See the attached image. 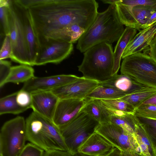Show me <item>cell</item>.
<instances>
[{"label": "cell", "mask_w": 156, "mask_h": 156, "mask_svg": "<svg viewBox=\"0 0 156 156\" xmlns=\"http://www.w3.org/2000/svg\"><path fill=\"white\" fill-rule=\"evenodd\" d=\"M43 156H74V155L68 151L52 150L45 151Z\"/></svg>", "instance_id": "74e56055"}, {"label": "cell", "mask_w": 156, "mask_h": 156, "mask_svg": "<svg viewBox=\"0 0 156 156\" xmlns=\"http://www.w3.org/2000/svg\"><path fill=\"white\" fill-rule=\"evenodd\" d=\"M27 140L26 120L18 116L5 122L0 133V155L18 156Z\"/></svg>", "instance_id": "52a82bcc"}, {"label": "cell", "mask_w": 156, "mask_h": 156, "mask_svg": "<svg viewBox=\"0 0 156 156\" xmlns=\"http://www.w3.org/2000/svg\"><path fill=\"white\" fill-rule=\"evenodd\" d=\"M103 156H121V151L115 147L108 153Z\"/></svg>", "instance_id": "60d3db41"}, {"label": "cell", "mask_w": 156, "mask_h": 156, "mask_svg": "<svg viewBox=\"0 0 156 156\" xmlns=\"http://www.w3.org/2000/svg\"><path fill=\"white\" fill-rule=\"evenodd\" d=\"M109 122L119 126L133 135L139 123L136 117L132 113H126L122 115H111Z\"/></svg>", "instance_id": "484cf974"}, {"label": "cell", "mask_w": 156, "mask_h": 156, "mask_svg": "<svg viewBox=\"0 0 156 156\" xmlns=\"http://www.w3.org/2000/svg\"><path fill=\"white\" fill-rule=\"evenodd\" d=\"M27 140L45 151H68L59 129L53 121L33 112L26 119Z\"/></svg>", "instance_id": "3957f363"}, {"label": "cell", "mask_w": 156, "mask_h": 156, "mask_svg": "<svg viewBox=\"0 0 156 156\" xmlns=\"http://www.w3.org/2000/svg\"><path fill=\"white\" fill-rule=\"evenodd\" d=\"M33 112L52 121L60 99L51 91L31 93Z\"/></svg>", "instance_id": "2e32d148"}, {"label": "cell", "mask_w": 156, "mask_h": 156, "mask_svg": "<svg viewBox=\"0 0 156 156\" xmlns=\"http://www.w3.org/2000/svg\"><path fill=\"white\" fill-rule=\"evenodd\" d=\"M95 131L120 150L133 151L141 153L134 135L118 125L110 122L102 123Z\"/></svg>", "instance_id": "9c48e42d"}, {"label": "cell", "mask_w": 156, "mask_h": 156, "mask_svg": "<svg viewBox=\"0 0 156 156\" xmlns=\"http://www.w3.org/2000/svg\"><path fill=\"white\" fill-rule=\"evenodd\" d=\"M134 135L138 144L141 153L146 156H156V151L140 123Z\"/></svg>", "instance_id": "f1b7e54d"}, {"label": "cell", "mask_w": 156, "mask_h": 156, "mask_svg": "<svg viewBox=\"0 0 156 156\" xmlns=\"http://www.w3.org/2000/svg\"><path fill=\"white\" fill-rule=\"evenodd\" d=\"M10 32L12 47L10 59L21 64L31 66L30 60L25 32L17 4L15 1H9Z\"/></svg>", "instance_id": "ba28073f"}, {"label": "cell", "mask_w": 156, "mask_h": 156, "mask_svg": "<svg viewBox=\"0 0 156 156\" xmlns=\"http://www.w3.org/2000/svg\"><path fill=\"white\" fill-rule=\"evenodd\" d=\"M45 151L31 143L25 145L18 156H43Z\"/></svg>", "instance_id": "836d02e7"}, {"label": "cell", "mask_w": 156, "mask_h": 156, "mask_svg": "<svg viewBox=\"0 0 156 156\" xmlns=\"http://www.w3.org/2000/svg\"><path fill=\"white\" fill-rule=\"evenodd\" d=\"M30 12L40 43L68 26L89 28L98 13L95 0H17Z\"/></svg>", "instance_id": "6da1fadb"}, {"label": "cell", "mask_w": 156, "mask_h": 156, "mask_svg": "<svg viewBox=\"0 0 156 156\" xmlns=\"http://www.w3.org/2000/svg\"><path fill=\"white\" fill-rule=\"evenodd\" d=\"M88 100L86 98L60 99L52 121L60 129L76 117Z\"/></svg>", "instance_id": "5bb4252c"}, {"label": "cell", "mask_w": 156, "mask_h": 156, "mask_svg": "<svg viewBox=\"0 0 156 156\" xmlns=\"http://www.w3.org/2000/svg\"><path fill=\"white\" fill-rule=\"evenodd\" d=\"M121 156H146L141 153L135 151L125 150L121 151Z\"/></svg>", "instance_id": "ab89813d"}, {"label": "cell", "mask_w": 156, "mask_h": 156, "mask_svg": "<svg viewBox=\"0 0 156 156\" xmlns=\"http://www.w3.org/2000/svg\"><path fill=\"white\" fill-rule=\"evenodd\" d=\"M34 69L30 66L20 64L12 66L3 86L9 83L17 84L25 83L34 76Z\"/></svg>", "instance_id": "603a6c76"}, {"label": "cell", "mask_w": 156, "mask_h": 156, "mask_svg": "<svg viewBox=\"0 0 156 156\" xmlns=\"http://www.w3.org/2000/svg\"><path fill=\"white\" fill-rule=\"evenodd\" d=\"M10 62L0 60V87L3 86V83L8 76L11 67Z\"/></svg>", "instance_id": "8d00e7d4"}, {"label": "cell", "mask_w": 156, "mask_h": 156, "mask_svg": "<svg viewBox=\"0 0 156 156\" xmlns=\"http://www.w3.org/2000/svg\"><path fill=\"white\" fill-rule=\"evenodd\" d=\"M80 77L73 75L61 74L47 77L34 76L25 83L21 89L31 93L51 91L75 81Z\"/></svg>", "instance_id": "4fadbf2b"}, {"label": "cell", "mask_w": 156, "mask_h": 156, "mask_svg": "<svg viewBox=\"0 0 156 156\" xmlns=\"http://www.w3.org/2000/svg\"><path fill=\"white\" fill-rule=\"evenodd\" d=\"M125 28L117 14L115 5H110L102 12H98L93 23L81 36L76 48L81 52L97 44L117 41Z\"/></svg>", "instance_id": "7a4b0ae2"}, {"label": "cell", "mask_w": 156, "mask_h": 156, "mask_svg": "<svg viewBox=\"0 0 156 156\" xmlns=\"http://www.w3.org/2000/svg\"><path fill=\"white\" fill-rule=\"evenodd\" d=\"M95 100L107 110L111 115H122L126 113L133 114L135 109L132 105L120 98Z\"/></svg>", "instance_id": "44dd1931"}, {"label": "cell", "mask_w": 156, "mask_h": 156, "mask_svg": "<svg viewBox=\"0 0 156 156\" xmlns=\"http://www.w3.org/2000/svg\"><path fill=\"white\" fill-rule=\"evenodd\" d=\"M85 31L84 28L78 25H71L51 33L48 35L44 40L51 38L66 41L73 43L78 41Z\"/></svg>", "instance_id": "7402d4cb"}, {"label": "cell", "mask_w": 156, "mask_h": 156, "mask_svg": "<svg viewBox=\"0 0 156 156\" xmlns=\"http://www.w3.org/2000/svg\"><path fill=\"white\" fill-rule=\"evenodd\" d=\"M80 65L77 67L83 77L99 82L112 76L114 64L112 44L101 43L86 50Z\"/></svg>", "instance_id": "277c9868"}, {"label": "cell", "mask_w": 156, "mask_h": 156, "mask_svg": "<svg viewBox=\"0 0 156 156\" xmlns=\"http://www.w3.org/2000/svg\"><path fill=\"white\" fill-rule=\"evenodd\" d=\"M156 94V88L144 86L120 98L130 104L135 108Z\"/></svg>", "instance_id": "d4e9b609"}, {"label": "cell", "mask_w": 156, "mask_h": 156, "mask_svg": "<svg viewBox=\"0 0 156 156\" xmlns=\"http://www.w3.org/2000/svg\"><path fill=\"white\" fill-rule=\"evenodd\" d=\"M99 85L115 88L126 93L127 95L146 86L133 81L126 76L122 74L113 76L106 81L99 82Z\"/></svg>", "instance_id": "d6986e66"}, {"label": "cell", "mask_w": 156, "mask_h": 156, "mask_svg": "<svg viewBox=\"0 0 156 156\" xmlns=\"http://www.w3.org/2000/svg\"><path fill=\"white\" fill-rule=\"evenodd\" d=\"M136 117L156 151V120Z\"/></svg>", "instance_id": "f546056e"}, {"label": "cell", "mask_w": 156, "mask_h": 156, "mask_svg": "<svg viewBox=\"0 0 156 156\" xmlns=\"http://www.w3.org/2000/svg\"><path fill=\"white\" fill-rule=\"evenodd\" d=\"M156 22V11H154L151 16L146 25V28Z\"/></svg>", "instance_id": "7bdbcfd3"}, {"label": "cell", "mask_w": 156, "mask_h": 156, "mask_svg": "<svg viewBox=\"0 0 156 156\" xmlns=\"http://www.w3.org/2000/svg\"><path fill=\"white\" fill-rule=\"evenodd\" d=\"M149 55L156 62V34L149 45Z\"/></svg>", "instance_id": "f35d334b"}, {"label": "cell", "mask_w": 156, "mask_h": 156, "mask_svg": "<svg viewBox=\"0 0 156 156\" xmlns=\"http://www.w3.org/2000/svg\"><path fill=\"white\" fill-rule=\"evenodd\" d=\"M12 51V47L9 35H6L0 50V60L10 58Z\"/></svg>", "instance_id": "e575fe53"}, {"label": "cell", "mask_w": 156, "mask_h": 156, "mask_svg": "<svg viewBox=\"0 0 156 156\" xmlns=\"http://www.w3.org/2000/svg\"><path fill=\"white\" fill-rule=\"evenodd\" d=\"M15 0L23 25L30 60L33 66L40 50L39 37L29 10Z\"/></svg>", "instance_id": "7c38bea8"}, {"label": "cell", "mask_w": 156, "mask_h": 156, "mask_svg": "<svg viewBox=\"0 0 156 156\" xmlns=\"http://www.w3.org/2000/svg\"><path fill=\"white\" fill-rule=\"evenodd\" d=\"M16 101L19 105L22 108H26L27 110L31 108V93L21 89L17 92Z\"/></svg>", "instance_id": "d6a6232c"}, {"label": "cell", "mask_w": 156, "mask_h": 156, "mask_svg": "<svg viewBox=\"0 0 156 156\" xmlns=\"http://www.w3.org/2000/svg\"><path fill=\"white\" fill-rule=\"evenodd\" d=\"M17 92L0 99V115L6 114H18L27 110L20 107L16 101Z\"/></svg>", "instance_id": "83f0119b"}, {"label": "cell", "mask_w": 156, "mask_h": 156, "mask_svg": "<svg viewBox=\"0 0 156 156\" xmlns=\"http://www.w3.org/2000/svg\"><path fill=\"white\" fill-rule=\"evenodd\" d=\"M100 123L80 111L72 121L60 129L68 152L74 155L79 147L94 132Z\"/></svg>", "instance_id": "8992f818"}, {"label": "cell", "mask_w": 156, "mask_h": 156, "mask_svg": "<svg viewBox=\"0 0 156 156\" xmlns=\"http://www.w3.org/2000/svg\"><path fill=\"white\" fill-rule=\"evenodd\" d=\"M115 147L96 131L79 147L78 152L90 156H103Z\"/></svg>", "instance_id": "e0dca14e"}, {"label": "cell", "mask_w": 156, "mask_h": 156, "mask_svg": "<svg viewBox=\"0 0 156 156\" xmlns=\"http://www.w3.org/2000/svg\"><path fill=\"white\" fill-rule=\"evenodd\" d=\"M80 111L85 112L100 124L110 122L111 115L95 99H88Z\"/></svg>", "instance_id": "cb8c5ba5"}, {"label": "cell", "mask_w": 156, "mask_h": 156, "mask_svg": "<svg viewBox=\"0 0 156 156\" xmlns=\"http://www.w3.org/2000/svg\"><path fill=\"white\" fill-rule=\"evenodd\" d=\"M40 44V52L34 65L59 63L69 56L73 48L71 42L51 38L45 40Z\"/></svg>", "instance_id": "30bf717a"}, {"label": "cell", "mask_w": 156, "mask_h": 156, "mask_svg": "<svg viewBox=\"0 0 156 156\" xmlns=\"http://www.w3.org/2000/svg\"><path fill=\"white\" fill-rule=\"evenodd\" d=\"M141 104L150 105L156 106V94L145 100Z\"/></svg>", "instance_id": "b9f144b4"}, {"label": "cell", "mask_w": 156, "mask_h": 156, "mask_svg": "<svg viewBox=\"0 0 156 156\" xmlns=\"http://www.w3.org/2000/svg\"></svg>", "instance_id": "bcb514c9"}, {"label": "cell", "mask_w": 156, "mask_h": 156, "mask_svg": "<svg viewBox=\"0 0 156 156\" xmlns=\"http://www.w3.org/2000/svg\"><path fill=\"white\" fill-rule=\"evenodd\" d=\"M117 1L115 5L121 23L126 27L136 30L146 28L151 16L154 11H156L155 9L150 6L124 5L118 3Z\"/></svg>", "instance_id": "8fae6325"}, {"label": "cell", "mask_w": 156, "mask_h": 156, "mask_svg": "<svg viewBox=\"0 0 156 156\" xmlns=\"http://www.w3.org/2000/svg\"><path fill=\"white\" fill-rule=\"evenodd\" d=\"M117 0H102L101 1L104 3L109 4L110 5H115Z\"/></svg>", "instance_id": "ee69618b"}, {"label": "cell", "mask_w": 156, "mask_h": 156, "mask_svg": "<svg viewBox=\"0 0 156 156\" xmlns=\"http://www.w3.org/2000/svg\"><path fill=\"white\" fill-rule=\"evenodd\" d=\"M120 72L133 81L156 89V62L146 54L136 53L123 58Z\"/></svg>", "instance_id": "5b68a950"}, {"label": "cell", "mask_w": 156, "mask_h": 156, "mask_svg": "<svg viewBox=\"0 0 156 156\" xmlns=\"http://www.w3.org/2000/svg\"><path fill=\"white\" fill-rule=\"evenodd\" d=\"M127 94L115 88L99 85L86 97L88 99H118Z\"/></svg>", "instance_id": "4316f807"}, {"label": "cell", "mask_w": 156, "mask_h": 156, "mask_svg": "<svg viewBox=\"0 0 156 156\" xmlns=\"http://www.w3.org/2000/svg\"><path fill=\"white\" fill-rule=\"evenodd\" d=\"M133 114L136 117L156 120V106L141 104L135 108Z\"/></svg>", "instance_id": "4dcf8cb0"}, {"label": "cell", "mask_w": 156, "mask_h": 156, "mask_svg": "<svg viewBox=\"0 0 156 156\" xmlns=\"http://www.w3.org/2000/svg\"><path fill=\"white\" fill-rule=\"evenodd\" d=\"M99 85V82L82 77L51 91L60 99L83 98Z\"/></svg>", "instance_id": "9a60e30c"}, {"label": "cell", "mask_w": 156, "mask_h": 156, "mask_svg": "<svg viewBox=\"0 0 156 156\" xmlns=\"http://www.w3.org/2000/svg\"><path fill=\"white\" fill-rule=\"evenodd\" d=\"M156 34V22L150 26L140 30L126 46L122 56L125 57L142 51L149 47L150 43Z\"/></svg>", "instance_id": "ac0fdd59"}, {"label": "cell", "mask_w": 156, "mask_h": 156, "mask_svg": "<svg viewBox=\"0 0 156 156\" xmlns=\"http://www.w3.org/2000/svg\"><path fill=\"white\" fill-rule=\"evenodd\" d=\"M137 33L136 29L126 27L117 41L114 52V64L112 76L117 74L120 67V63L122 54L128 43L133 39Z\"/></svg>", "instance_id": "ffe728a7"}, {"label": "cell", "mask_w": 156, "mask_h": 156, "mask_svg": "<svg viewBox=\"0 0 156 156\" xmlns=\"http://www.w3.org/2000/svg\"><path fill=\"white\" fill-rule=\"evenodd\" d=\"M117 2L120 4L126 5L148 6L153 7L156 10V0H118Z\"/></svg>", "instance_id": "d590c367"}, {"label": "cell", "mask_w": 156, "mask_h": 156, "mask_svg": "<svg viewBox=\"0 0 156 156\" xmlns=\"http://www.w3.org/2000/svg\"><path fill=\"white\" fill-rule=\"evenodd\" d=\"M0 6V20L1 27L5 36L9 35L10 32L9 4Z\"/></svg>", "instance_id": "1f68e13d"}, {"label": "cell", "mask_w": 156, "mask_h": 156, "mask_svg": "<svg viewBox=\"0 0 156 156\" xmlns=\"http://www.w3.org/2000/svg\"><path fill=\"white\" fill-rule=\"evenodd\" d=\"M74 156H90L83 153L77 152L74 155Z\"/></svg>", "instance_id": "f6af8a7d"}]
</instances>
